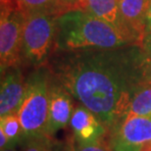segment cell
Segmentation results:
<instances>
[{
	"label": "cell",
	"mask_w": 151,
	"mask_h": 151,
	"mask_svg": "<svg viewBox=\"0 0 151 151\" xmlns=\"http://www.w3.org/2000/svg\"><path fill=\"white\" fill-rule=\"evenodd\" d=\"M142 50H86L57 60L56 81L81 105L112 129L129 113L134 91L142 81Z\"/></svg>",
	"instance_id": "obj_1"
},
{
	"label": "cell",
	"mask_w": 151,
	"mask_h": 151,
	"mask_svg": "<svg viewBox=\"0 0 151 151\" xmlns=\"http://www.w3.org/2000/svg\"><path fill=\"white\" fill-rule=\"evenodd\" d=\"M134 44L125 32L83 10H73L56 19V49L108 50Z\"/></svg>",
	"instance_id": "obj_2"
},
{
	"label": "cell",
	"mask_w": 151,
	"mask_h": 151,
	"mask_svg": "<svg viewBox=\"0 0 151 151\" xmlns=\"http://www.w3.org/2000/svg\"><path fill=\"white\" fill-rule=\"evenodd\" d=\"M49 86V74L42 67L37 68L27 80L25 96L17 112L25 141L46 134Z\"/></svg>",
	"instance_id": "obj_3"
},
{
	"label": "cell",
	"mask_w": 151,
	"mask_h": 151,
	"mask_svg": "<svg viewBox=\"0 0 151 151\" xmlns=\"http://www.w3.org/2000/svg\"><path fill=\"white\" fill-rule=\"evenodd\" d=\"M57 17L44 12L27 13L23 32V57L29 64L41 68L56 38Z\"/></svg>",
	"instance_id": "obj_4"
},
{
	"label": "cell",
	"mask_w": 151,
	"mask_h": 151,
	"mask_svg": "<svg viewBox=\"0 0 151 151\" xmlns=\"http://www.w3.org/2000/svg\"><path fill=\"white\" fill-rule=\"evenodd\" d=\"M26 13L22 10L1 11L0 67L1 75L19 68L23 57V32Z\"/></svg>",
	"instance_id": "obj_5"
},
{
	"label": "cell",
	"mask_w": 151,
	"mask_h": 151,
	"mask_svg": "<svg viewBox=\"0 0 151 151\" xmlns=\"http://www.w3.org/2000/svg\"><path fill=\"white\" fill-rule=\"evenodd\" d=\"M112 129L114 151H139L151 141V117L128 114Z\"/></svg>",
	"instance_id": "obj_6"
},
{
	"label": "cell",
	"mask_w": 151,
	"mask_h": 151,
	"mask_svg": "<svg viewBox=\"0 0 151 151\" xmlns=\"http://www.w3.org/2000/svg\"><path fill=\"white\" fill-rule=\"evenodd\" d=\"M72 95L58 81L49 86V109L46 134L53 135L70 123L74 112Z\"/></svg>",
	"instance_id": "obj_7"
},
{
	"label": "cell",
	"mask_w": 151,
	"mask_h": 151,
	"mask_svg": "<svg viewBox=\"0 0 151 151\" xmlns=\"http://www.w3.org/2000/svg\"><path fill=\"white\" fill-rule=\"evenodd\" d=\"M150 0H120L121 29L140 47L146 31V13Z\"/></svg>",
	"instance_id": "obj_8"
},
{
	"label": "cell",
	"mask_w": 151,
	"mask_h": 151,
	"mask_svg": "<svg viewBox=\"0 0 151 151\" xmlns=\"http://www.w3.org/2000/svg\"><path fill=\"white\" fill-rule=\"evenodd\" d=\"M25 81L20 67L13 68L2 75L0 89V117L17 113L26 92Z\"/></svg>",
	"instance_id": "obj_9"
},
{
	"label": "cell",
	"mask_w": 151,
	"mask_h": 151,
	"mask_svg": "<svg viewBox=\"0 0 151 151\" xmlns=\"http://www.w3.org/2000/svg\"><path fill=\"white\" fill-rule=\"evenodd\" d=\"M75 140L78 143H93L100 141L106 129L96 115L83 105H78L70 121Z\"/></svg>",
	"instance_id": "obj_10"
},
{
	"label": "cell",
	"mask_w": 151,
	"mask_h": 151,
	"mask_svg": "<svg viewBox=\"0 0 151 151\" xmlns=\"http://www.w3.org/2000/svg\"><path fill=\"white\" fill-rule=\"evenodd\" d=\"M119 4L120 0H86L84 11L92 14L93 16L99 19L106 21L122 31L120 22Z\"/></svg>",
	"instance_id": "obj_11"
},
{
	"label": "cell",
	"mask_w": 151,
	"mask_h": 151,
	"mask_svg": "<svg viewBox=\"0 0 151 151\" xmlns=\"http://www.w3.org/2000/svg\"><path fill=\"white\" fill-rule=\"evenodd\" d=\"M25 13L44 12L55 17L71 11L64 0H18Z\"/></svg>",
	"instance_id": "obj_12"
},
{
	"label": "cell",
	"mask_w": 151,
	"mask_h": 151,
	"mask_svg": "<svg viewBox=\"0 0 151 151\" xmlns=\"http://www.w3.org/2000/svg\"><path fill=\"white\" fill-rule=\"evenodd\" d=\"M128 114L151 117V83H142L137 87L132 97Z\"/></svg>",
	"instance_id": "obj_13"
},
{
	"label": "cell",
	"mask_w": 151,
	"mask_h": 151,
	"mask_svg": "<svg viewBox=\"0 0 151 151\" xmlns=\"http://www.w3.org/2000/svg\"><path fill=\"white\" fill-rule=\"evenodd\" d=\"M0 129L8 137L10 148L24 140L22 125L17 113L6 115L0 119Z\"/></svg>",
	"instance_id": "obj_14"
},
{
	"label": "cell",
	"mask_w": 151,
	"mask_h": 151,
	"mask_svg": "<svg viewBox=\"0 0 151 151\" xmlns=\"http://www.w3.org/2000/svg\"><path fill=\"white\" fill-rule=\"evenodd\" d=\"M24 151H65L61 144L51 137V135L43 134L26 140Z\"/></svg>",
	"instance_id": "obj_15"
},
{
	"label": "cell",
	"mask_w": 151,
	"mask_h": 151,
	"mask_svg": "<svg viewBox=\"0 0 151 151\" xmlns=\"http://www.w3.org/2000/svg\"><path fill=\"white\" fill-rule=\"evenodd\" d=\"M140 72L143 83H151V54L143 51L140 57Z\"/></svg>",
	"instance_id": "obj_16"
},
{
	"label": "cell",
	"mask_w": 151,
	"mask_h": 151,
	"mask_svg": "<svg viewBox=\"0 0 151 151\" xmlns=\"http://www.w3.org/2000/svg\"><path fill=\"white\" fill-rule=\"evenodd\" d=\"M70 151H109L104 145L99 142L93 143H78L77 141H74L73 145L71 146Z\"/></svg>",
	"instance_id": "obj_17"
},
{
	"label": "cell",
	"mask_w": 151,
	"mask_h": 151,
	"mask_svg": "<svg viewBox=\"0 0 151 151\" xmlns=\"http://www.w3.org/2000/svg\"><path fill=\"white\" fill-rule=\"evenodd\" d=\"M139 48L144 53L151 54V28L146 29L145 35H144Z\"/></svg>",
	"instance_id": "obj_18"
},
{
	"label": "cell",
	"mask_w": 151,
	"mask_h": 151,
	"mask_svg": "<svg viewBox=\"0 0 151 151\" xmlns=\"http://www.w3.org/2000/svg\"><path fill=\"white\" fill-rule=\"evenodd\" d=\"M67 5L70 7L71 11L73 10H83L86 9V0H64Z\"/></svg>",
	"instance_id": "obj_19"
},
{
	"label": "cell",
	"mask_w": 151,
	"mask_h": 151,
	"mask_svg": "<svg viewBox=\"0 0 151 151\" xmlns=\"http://www.w3.org/2000/svg\"><path fill=\"white\" fill-rule=\"evenodd\" d=\"M151 28V0L148 5V9H147L146 13V29Z\"/></svg>",
	"instance_id": "obj_20"
},
{
	"label": "cell",
	"mask_w": 151,
	"mask_h": 151,
	"mask_svg": "<svg viewBox=\"0 0 151 151\" xmlns=\"http://www.w3.org/2000/svg\"><path fill=\"white\" fill-rule=\"evenodd\" d=\"M139 151H151V141L144 143L139 148Z\"/></svg>",
	"instance_id": "obj_21"
},
{
	"label": "cell",
	"mask_w": 151,
	"mask_h": 151,
	"mask_svg": "<svg viewBox=\"0 0 151 151\" xmlns=\"http://www.w3.org/2000/svg\"><path fill=\"white\" fill-rule=\"evenodd\" d=\"M3 151H18L14 148V147H12V148H8V149H5V150H3Z\"/></svg>",
	"instance_id": "obj_22"
}]
</instances>
